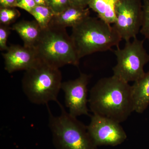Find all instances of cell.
<instances>
[{
    "mask_svg": "<svg viewBox=\"0 0 149 149\" xmlns=\"http://www.w3.org/2000/svg\"><path fill=\"white\" fill-rule=\"evenodd\" d=\"M88 102L93 114L119 123L134 111L131 85L114 75L97 81L91 89Z\"/></svg>",
    "mask_w": 149,
    "mask_h": 149,
    "instance_id": "obj_1",
    "label": "cell"
},
{
    "mask_svg": "<svg viewBox=\"0 0 149 149\" xmlns=\"http://www.w3.org/2000/svg\"><path fill=\"white\" fill-rule=\"evenodd\" d=\"M71 39L79 59L118 47L122 40L113 26L97 17H88L72 27Z\"/></svg>",
    "mask_w": 149,
    "mask_h": 149,
    "instance_id": "obj_2",
    "label": "cell"
},
{
    "mask_svg": "<svg viewBox=\"0 0 149 149\" xmlns=\"http://www.w3.org/2000/svg\"><path fill=\"white\" fill-rule=\"evenodd\" d=\"M40 61L56 68L72 65L77 66L80 59L66 28L50 23L42 29L34 47Z\"/></svg>",
    "mask_w": 149,
    "mask_h": 149,
    "instance_id": "obj_3",
    "label": "cell"
},
{
    "mask_svg": "<svg viewBox=\"0 0 149 149\" xmlns=\"http://www.w3.org/2000/svg\"><path fill=\"white\" fill-rule=\"evenodd\" d=\"M62 78L59 68L39 60L37 64L25 71L22 80V91L32 103L47 105L51 101L58 102Z\"/></svg>",
    "mask_w": 149,
    "mask_h": 149,
    "instance_id": "obj_4",
    "label": "cell"
},
{
    "mask_svg": "<svg viewBox=\"0 0 149 149\" xmlns=\"http://www.w3.org/2000/svg\"><path fill=\"white\" fill-rule=\"evenodd\" d=\"M60 114L54 116L49 109V125L56 149H97L87 126L67 112L59 102Z\"/></svg>",
    "mask_w": 149,
    "mask_h": 149,
    "instance_id": "obj_5",
    "label": "cell"
},
{
    "mask_svg": "<svg viewBox=\"0 0 149 149\" xmlns=\"http://www.w3.org/2000/svg\"><path fill=\"white\" fill-rule=\"evenodd\" d=\"M143 44V40L136 37L132 42H125L123 49L117 47L114 51L117 63L113 68V75L128 83L136 82L144 76V67L149 62V55Z\"/></svg>",
    "mask_w": 149,
    "mask_h": 149,
    "instance_id": "obj_6",
    "label": "cell"
},
{
    "mask_svg": "<svg viewBox=\"0 0 149 149\" xmlns=\"http://www.w3.org/2000/svg\"><path fill=\"white\" fill-rule=\"evenodd\" d=\"M116 20L112 25L125 42L136 38L142 21V0H118L115 7Z\"/></svg>",
    "mask_w": 149,
    "mask_h": 149,
    "instance_id": "obj_7",
    "label": "cell"
},
{
    "mask_svg": "<svg viewBox=\"0 0 149 149\" xmlns=\"http://www.w3.org/2000/svg\"><path fill=\"white\" fill-rule=\"evenodd\" d=\"M120 123L108 118L93 114L87 126V130L97 146H116L123 143L127 138Z\"/></svg>",
    "mask_w": 149,
    "mask_h": 149,
    "instance_id": "obj_8",
    "label": "cell"
},
{
    "mask_svg": "<svg viewBox=\"0 0 149 149\" xmlns=\"http://www.w3.org/2000/svg\"><path fill=\"white\" fill-rule=\"evenodd\" d=\"M91 76L85 73L73 80L62 82L61 90L63 91L65 106L69 113L74 117L89 115L88 107V85Z\"/></svg>",
    "mask_w": 149,
    "mask_h": 149,
    "instance_id": "obj_9",
    "label": "cell"
},
{
    "mask_svg": "<svg viewBox=\"0 0 149 149\" xmlns=\"http://www.w3.org/2000/svg\"><path fill=\"white\" fill-rule=\"evenodd\" d=\"M3 56L5 69L10 73L19 70L26 71L37 64L39 60L34 48L19 45L9 47Z\"/></svg>",
    "mask_w": 149,
    "mask_h": 149,
    "instance_id": "obj_10",
    "label": "cell"
},
{
    "mask_svg": "<svg viewBox=\"0 0 149 149\" xmlns=\"http://www.w3.org/2000/svg\"><path fill=\"white\" fill-rule=\"evenodd\" d=\"M88 8L71 6L61 13L55 15L51 23L66 28L75 27L90 16Z\"/></svg>",
    "mask_w": 149,
    "mask_h": 149,
    "instance_id": "obj_11",
    "label": "cell"
},
{
    "mask_svg": "<svg viewBox=\"0 0 149 149\" xmlns=\"http://www.w3.org/2000/svg\"><path fill=\"white\" fill-rule=\"evenodd\" d=\"M11 29L21 37L24 46L34 48L40 39L42 29L36 20H21L15 23Z\"/></svg>",
    "mask_w": 149,
    "mask_h": 149,
    "instance_id": "obj_12",
    "label": "cell"
},
{
    "mask_svg": "<svg viewBox=\"0 0 149 149\" xmlns=\"http://www.w3.org/2000/svg\"><path fill=\"white\" fill-rule=\"evenodd\" d=\"M131 87L134 111L143 113L149 105V71Z\"/></svg>",
    "mask_w": 149,
    "mask_h": 149,
    "instance_id": "obj_13",
    "label": "cell"
},
{
    "mask_svg": "<svg viewBox=\"0 0 149 149\" xmlns=\"http://www.w3.org/2000/svg\"><path fill=\"white\" fill-rule=\"evenodd\" d=\"M118 0H90L88 6L95 12L98 17L109 24L116 20L115 7Z\"/></svg>",
    "mask_w": 149,
    "mask_h": 149,
    "instance_id": "obj_14",
    "label": "cell"
},
{
    "mask_svg": "<svg viewBox=\"0 0 149 149\" xmlns=\"http://www.w3.org/2000/svg\"><path fill=\"white\" fill-rule=\"evenodd\" d=\"M30 14L34 17L42 29L49 26L55 15L50 8L41 6H36Z\"/></svg>",
    "mask_w": 149,
    "mask_h": 149,
    "instance_id": "obj_15",
    "label": "cell"
},
{
    "mask_svg": "<svg viewBox=\"0 0 149 149\" xmlns=\"http://www.w3.org/2000/svg\"><path fill=\"white\" fill-rule=\"evenodd\" d=\"M20 13L15 8H0V23L9 25L20 16Z\"/></svg>",
    "mask_w": 149,
    "mask_h": 149,
    "instance_id": "obj_16",
    "label": "cell"
},
{
    "mask_svg": "<svg viewBox=\"0 0 149 149\" xmlns=\"http://www.w3.org/2000/svg\"><path fill=\"white\" fill-rule=\"evenodd\" d=\"M140 32L149 40V0L142 1V21Z\"/></svg>",
    "mask_w": 149,
    "mask_h": 149,
    "instance_id": "obj_17",
    "label": "cell"
},
{
    "mask_svg": "<svg viewBox=\"0 0 149 149\" xmlns=\"http://www.w3.org/2000/svg\"><path fill=\"white\" fill-rule=\"evenodd\" d=\"M48 4L55 14L61 13L72 6L70 0H48Z\"/></svg>",
    "mask_w": 149,
    "mask_h": 149,
    "instance_id": "obj_18",
    "label": "cell"
},
{
    "mask_svg": "<svg viewBox=\"0 0 149 149\" xmlns=\"http://www.w3.org/2000/svg\"><path fill=\"white\" fill-rule=\"evenodd\" d=\"M10 27L8 25L1 24L0 25V50L6 51L8 48L7 45L8 39L10 33Z\"/></svg>",
    "mask_w": 149,
    "mask_h": 149,
    "instance_id": "obj_19",
    "label": "cell"
},
{
    "mask_svg": "<svg viewBox=\"0 0 149 149\" xmlns=\"http://www.w3.org/2000/svg\"><path fill=\"white\" fill-rule=\"evenodd\" d=\"M37 6L34 0H21L17 4L16 7L22 9L30 13Z\"/></svg>",
    "mask_w": 149,
    "mask_h": 149,
    "instance_id": "obj_20",
    "label": "cell"
},
{
    "mask_svg": "<svg viewBox=\"0 0 149 149\" xmlns=\"http://www.w3.org/2000/svg\"><path fill=\"white\" fill-rule=\"evenodd\" d=\"M17 0H0L1 8L16 7Z\"/></svg>",
    "mask_w": 149,
    "mask_h": 149,
    "instance_id": "obj_21",
    "label": "cell"
},
{
    "mask_svg": "<svg viewBox=\"0 0 149 149\" xmlns=\"http://www.w3.org/2000/svg\"><path fill=\"white\" fill-rule=\"evenodd\" d=\"M90 1V0H70L72 6L81 8H86Z\"/></svg>",
    "mask_w": 149,
    "mask_h": 149,
    "instance_id": "obj_22",
    "label": "cell"
},
{
    "mask_svg": "<svg viewBox=\"0 0 149 149\" xmlns=\"http://www.w3.org/2000/svg\"><path fill=\"white\" fill-rule=\"evenodd\" d=\"M37 6L49 7L48 0H34Z\"/></svg>",
    "mask_w": 149,
    "mask_h": 149,
    "instance_id": "obj_23",
    "label": "cell"
},
{
    "mask_svg": "<svg viewBox=\"0 0 149 149\" xmlns=\"http://www.w3.org/2000/svg\"><path fill=\"white\" fill-rule=\"evenodd\" d=\"M20 1H21V0H17V2H18Z\"/></svg>",
    "mask_w": 149,
    "mask_h": 149,
    "instance_id": "obj_24",
    "label": "cell"
}]
</instances>
